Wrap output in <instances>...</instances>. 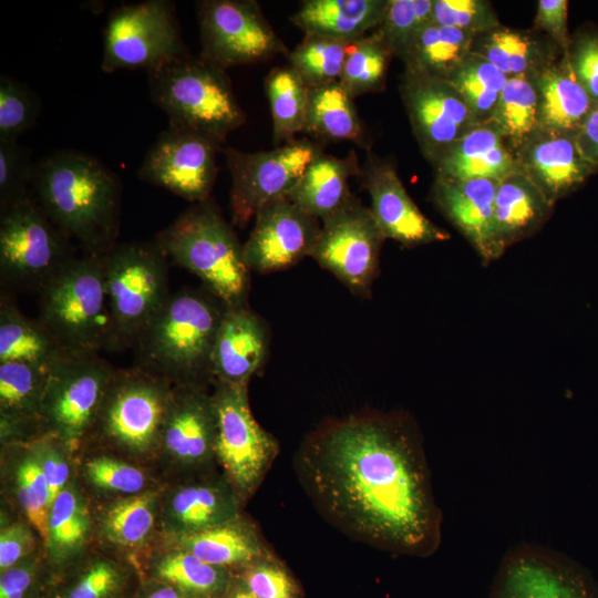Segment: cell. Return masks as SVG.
Masks as SVG:
<instances>
[{
	"mask_svg": "<svg viewBox=\"0 0 598 598\" xmlns=\"http://www.w3.org/2000/svg\"><path fill=\"white\" fill-rule=\"evenodd\" d=\"M295 467L317 509L349 537L412 557L440 548L443 515L409 415L370 412L327 422L301 443Z\"/></svg>",
	"mask_w": 598,
	"mask_h": 598,
	"instance_id": "cell-1",
	"label": "cell"
},
{
	"mask_svg": "<svg viewBox=\"0 0 598 598\" xmlns=\"http://www.w3.org/2000/svg\"><path fill=\"white\" fill-rule=\"evenodd\" d=\"M31 185L49 219L85 254L104 256L117 244L122 184L97 158L56 151L34 164Z\"/></svg>",
	"mask_w": 598,
	"mask_h": 598,
	"instance_id": "cell-2",
	"label": "cell"
},
{
	"mask_svg": "<svg viewBox=\"0 0 598 598\" xmlns=\"http://www.w3.org/2000/svg\"><path fill=\"white\" fill-rule=\"evenodd\" d=\"M226 307L208 291L179 290L138 336V367L172 385L213 384L212 354Z\"/></svg>",
	"mask_w": 598,
	"mask_h": 598,
	"instance_id": "cell-3",
	"label": "cell"
},
{
	"mask_svg": "<svg viewBox=\"0 0 598 598\" xmlns=\"http://www.w3.org/2000/svg\"><path fill=\"white\" fill-rule=\"evenodd\" d=\"M154 240L168 260L196 275L226 308L248 306L250 270L243 245L210 198L193 204Z\"/></svg>",
	"mask_w": 598,
	"mask_h": 598,
	"instance_id": "cell-4",
	"label": "cell"
},
{
	"mask_svg": "<svg viewBox=\"0 0 598 598\" xmlns=\"http://www.w3.org/2000/svg\"><path fill=\"white\" fill-rule=\"evenodd\" d=\"M150 95L168 125L196 131L224 144L246 123L225 69L190 53L147 71Z\"/></svg>",
	"mask_w": 598,
	"mask_h": 598,
	"instance_id": "cell-5",
	"label": "cell"
},
{
	"mask_svg": "<svg viewBox=\"0 0 598 598\" xmlns=\"http://www.w3.org/2000/svg\"><path fill=\"white\" fill-rule=\"evenodd\" d=\"M173 385L141 368L116 369L86 446L145 465L156 462Z\"/></svg>",
	"mask_w": 598,
	"mask_h": 598,
	"instance_id": "cell-6",
	"label": "cell"
},
{
	"mask_svg": "<svg viewBox=\"0 0 598 598\" xmlns=\"http://www.w3.org/2000/svg\"><path fill=\"white\" fill-rule=\"evenodd\" d=\"M40 293L39 320L66 351L113 348L103 256L73 257Z\"/></svg>",
	"mask_w": 598,
	"mask_h": 598,
	"instance_id": "cell-7",
	"label": "cell"
},
{
	"mask_svg": "<svg viewBox=\"0 0 598 598\" xmlns=\"http://www.w3.org/2000/svg\"><path fill=\"white\" fill-rule=\"evenodd\" d=\"M167 262L155 240L116 244L103 256L113 349L135 344L169 298Z\"/></svg>",
	"mask_w": 598,
	"mask_h": 598,
	"instance_id": "cell-8",
	"label": "cell"
},
{
	"mask_svg": "<svg viewBox=\"0 0 598 598\" xmlns=\"http://www.w3.org/2000/svg\"><path fill=\"white\" fill-rule=\"evenodd\" d=\"M115 368L97 353L68 352L48 370L42 423L78 457L92 435Z\"/></svg>",
	"mask_w": 598,
	"mask_h": 598,
	"instance_id": "cell-9",
	"label": "cell"
},
{
	"mask_svg": "<svg viewBox=\"0 0 598 598\" xmlns=\"http://www.w3.org/2000/svg\"><path fill=\"white\" fill-rule=\"evenodd\" d=\"M74 256L33 193L0 210L2 282L41 290Z\"/></svg>",
	"mask_w": 598,
	"mask_h": 598,
	"instance_id": "cell-10",
	"label": "cell"
},
{
	"mask_svg": "<svg viewBox=\"0 0 598 598\" xmlns=\"http://www.w3.org/2000/svg\"><path fill=\"white\" fill-rule=\"evenodd\" d=\"M216 461L243 505L255 494L279 454L276 437L255 420L248 384L215 383Z\"/></svg>",
	"mask_w": 598,
	"mask_h": 598,
	"instance_id": "cell-11",
	"label": "cell"
},
{
	"mask_svg": "<svg viewBox=\"0 0 598 598\" xmlns=\"http://www.w3.org/2000/svg\"><path fill=\"white\" fill-rule=\"evenodd\" d=\"M175 6L168 0H147L114 8L104 29L101 69L146 71L188 54Z\"/></svg>",
	"mask_w": 598,
	"mask_h": 598,
	"instance_id": "cell-12",
	"label": "cell"
},
{
	"mask_svg": "<svg viewBox=\"0 0 598 598\" xmlns=\"http://www.w3.org/2000/svg\"><path fill=\"white\" fill-rule=\"evenodd\" d=\"M224 153L231 177V221L244 228L262 206L287 197L323 150L320 143L303 137L270 151L249 153L227 147Z\"/></svg>",
	"mask_w": 598,
	"mask_h": 598,
	"instance_id": "cell-13",
	"label": "cell"
},
{
	"mask_svg": "<svg viewBox=\"0 0 598 598\" xmlns=\"http://www.w3.org/2000/svg\"><path fill=\"white\" fill-rule=\"evenodd\" d=\"M200 55L220 68L269 61L289 50L254 0H203L197 4Z\"/></svg>",
	"mask_w": 598,
	"mask_h": 598,
	"instance_id": "cell-14",
	"label": "cell"
},
{
	"mask_svg": "<svg viewBox=\"0 0 598 598\" xmlns=\"http://www.w3.org/2000/svg\"><path fill=\"white\" fill-rule=\"evenodd\" d=\"M216 434V411L208 386L173 385L156 461L164 478L169 483L219 468Z\"/></svg>",
	"mask_w": 598,
	"mask_h": 598,
	"instance_id": "cell-15",
	"label": "cell"
},
{
	"mask_svg": "<svg viewBox=\"0 0 598 598\" xmlns=\"http://www.w3.org/2000/svg\"><path fill=\"white\" fill-rule=\"evenodd\" d=\"M386 237L370 207L355 196L322 220L311 256L352 293L370 296Z\"/></svg>",
	"mask_w": 598,
	"mask_h": 598,
	"instance_id": "cell-16",
	"label": "cell"
},
{
	"mask_svg": "<svg viewBox=\"0 0 598 598\" xmlns=\"http://www.w3.org/2000/svg\"><path fill=\"white\" fill-rule=\"evenodd\" d=\"M219 142L193 130L169 126L146 152L138 177L194 204L210 198Z\"/></svg>",
	"mask_w": 598,
	"mask_h": 598,
	"instance_id": "cell-17",
	"label": "cell"
},
{
	"mask_svg": "<svg viewBox=\"0 0 598 598\" xmlns=\"http://www.w3.org/2000/svg\"><path fill=\"white\" fill-rule=\"evenodd\" d=\"M487 598H598L587 578L561 554L520 543L503 556Z\"/></svg>",
	"mask_w": 598,
	"mask_h": 598,
	"instance_id": "cell-18",
	"label": "cell"
},
{
	"mask_svg": "<svg viewBox=\"0 0 598 598\" xmlns=\"http://www.w3.org/2000/svg\"><path fill=\"white\" fill-rule=\"evenodd\" d=\"M400 94L421 152L431 164L478 124L445 79L404 71Z\"/></svg>",
	"mask_w": 598,
	"mask_h": 598,
	"instance_id": "cell-19",
	"label": "cell"
},
{
	"mask_svg": "<svg viewBox=\"0 0 598 598\" xmlns=\"http://www.w3.org/2000/svg\"><path fill=\"white\" fill-rule=\"evenodd\" d=\"M254 219L243 251L249 270L258 274L285 270L311 256L321 230L318 218L287 197L266 204Z\"/></svg>",
	"mask_w": 598,
	"mask_h": 598,
	"instance_id": "cell-20",
	"label": "cell"
},
{
	"mask_svg": "<svg viewBox=\"0 0 598 598\" xmlns=\"http://www.w3.org/2000/svg\"><path fill=\"white\" fill-rule=\"evenodd\" d=\"M243 503L219 468L169 482L162 491L163 539L192 535L240 515Z\"/></svg>",
	"mask_w": 598,
	"mask_h": 598,
	"instance_id": "cell-21",
	"label": "cell"
},
{
	"mask_svg": "<svg viewBox=\"0 0 598 598\" xmlns=\"http://www.w3.org/2000/svg\"><path fill=\"white\" fill-rule=\"evenodd\" d=\"M359 176L371 198L370 209L386 239L416 247L451 238L420 210L393 163L368 153Z\"/></svg>",
	"mask_w": 598,
	"mask_h": 598,
	"instance_id": "cell-22",
	"label": "cell"
},
{
	"mask_svg": "<svg viewBox=\"0 0 598 598\" xmlns=\"http://www.w3.org/2000/svg\"><path fill=\"white\" fill-rule=\"evenodd\" d=\"M499 181L435 177L431 196L437 209L465 237L484 265L502 255L495 227V195Z\"/></svg>",
	"mask_w": 598,
	"mask_h": 598,
	"instance_id": "cell-23",
	"label": "cell"
},
{
	"mask_svg": "<svg viewBox=\"0 0 598 598\" xmlns=\"http://www.w3.org/2000/svg\"><path fill=\"white\" fill-rule=\"evenodd\" d=\"M268 346L269 332L262 318L248 306L226 308L212 354L213 385L248 384L262 368Z\"/></svg>",
	"mask_w": 598,
	"mask_h": 598,
	"instance_id": "cell-24",
	"label": "cell"
},
{
	"mask_svg": "<svg viewBox=\"0 0 598 598\" xmlns=\"http://www.w3.org/2000/svg\"><path fill=\"white\" fill-rule=\"evenodd\" d=\"M48 370L23 362H0L2 445L25 444L47 434L42 401Z\"/></svg>",
	"mask_w": 598,
	"mask_h": 598,
	"instance_id": "cell-25",
	"label": "cell"
},
{
	"mask_svg": "<svg viewBox=\"0 0 598 598\" xmlns=\"http://www.w3.org/2000/svg\"><path fill=\"white\" fill-rule=\"evenodd\" d=\"M519 169L555 204L592 174L574 135L539 132L516 154Z\"/></svg>",
	"mask_w": 598,
	"mask_h": 598,
	"instance_id": "cell-26",
	"label": "cell"
},
{
	"mask_svg": "<svg viewBox=\"0 0 598 598\" xmlns=\"http://www.w3.org/2000/svg\"><path fill=\"white\" fill-rule=\"evenodd\" d=\"M164 487V486H163ZM163 487L138 495L104 501L93 513L94 532L102 545L116 553L151 547L161 528Z\"/></svg>",
	"mask_w": 598,
	"mask_h": 598,
	"instance_id": "cell-27",
	"label": "cell"
},
{
	"mask_svg": "<svg viewBox=\"0 0 598 598\" xmlns=\"http://www.w3.org/2000/svg\"><path fill=\"white\" fill-rule=\"evenodd\" d=\"M432 165L435 177L455 181H502L520 171L516 155L491 122L473 126Z\"/></svg>",
	"mask_w": 598,
	"mask_h": 598,
	"instance_id": "cell-28",
	"label": "cell"
},
{
	"mask_svg": "<svg viewBox=\"0 0 598 598\" xmlns=\"http://www.w3.org/2000/svg\"><path fill=\"white\" fill-rule=\"evenodd\" d=\"M539 132L574 135L595 105L579 83L568 50L535 75Z\"/></svg>",
	"mask_w": 598,
	"mask_h": 598,
	"instance_id": "cell-29",
	"label": "cell"
},
{
	"mask_svg": "<svg viewBox=\"0 0 598 598\" xmlns=\"http://www.w3.org/2000/svg\"><path fill=\"white\" fill-rule=\"evenodd\" d=\"M554 205L520 171L499 181L494 208L502 252L534 236L549 219Z\"/></svg>",
	"mask_w": 598,
	"mask_h": 598,
	"instance_id": "cell-30",
	"label": "cell"
},
{
	"mask_svg": "<svg viewBox=\"0 0 598 598\" xmlns=\"http://www.w3.org/2000/svg\"><path fill=\"white\" fill-rule=\"evenodd\" d=\"M165 540L234 573L272 553L255 524L241 514L204 532Z\"/></svg>",
	"mask_w": 598,
	"mask_h": 598,
	"instance_id": "cell-31",
	"label": "cell"
},
{
	"mask_svg": "<svg viewBox=\"0 0 598 598\" xmlns=\"http://www.w3.org/2000/svg\"><path fill=\"white\" fill-rule=\"evenodd\" d=\"M94 532L90 502L73 478L52 502L47 523L44 551L55 573L64 569L90 546Z\"/></svg>",
	"mask_w": 598,
	"mask_h": 598,
	"instance_id": "cell-32",
	"label": "cell"
},
{
	"mask_svg": "<svg viewBox=\"0 0 598 598\" xmlns=\"http://www.w3.org/2000/svg\"><path fill=\"white\" fill-rule=\"evenodd\" d=\"M360 171L353 150L346 157L322 153L307 167L287 198L309 215L323 220L353 196L349 179L359 176Z\"/></svg>",
	"mask_w": 598,
	"mask_h": 598,
	"instance_id": "cell-33",
	"label": "cell"
},
{
	"mask_svg": "<svg viewBox=\"0 0 598 598\" xmlns=\"http://www.w3.org/2000/svg\"><path fill=\"white\" fill-rule=\"evenodd\" d=\"M59 573L63 575L49 585L43 598H122L130 578L120 554L104 545L89 546Z\"/></svg>",
	"mask_w": 598,
	"mask_h": 598,
	"instance_id": "cell-34",
	"label": "cell"
},
{
	"mask_svg": "<svg viewBox=\"0 0 598 598\" xmlns=\"http://www.w3.org/2000/svg\"><path fill=\"white\" fill-rule=\"evenodd\" d=\"M389 0H306L290 17L305 34L352 42L380 24Z\"/></svg>",
	"mask_w": 598,
	"mask_h": 598,
	"instance_id": "cell-35",
	"label": "cell"
},
{
	"mask_svg": "<svg viewBox=\"0 0 598 598\" xmlns=\"http://www.w3.org/2000/svg\"><path fill=\"white\" fill-rule=\"evenodd\" d=\"M471 52L486 59L507 78H514L537 74L563 51L549 38L501 25L476 35Z\"/></svg>",
	"mask_w": 598,
	"mask_h": 598,
	"instance_id": "cell-36",
	"label": "cell"
},
{
	"mask_svg": "<svg viewBox=\"0 0 598 598\" xmlns=\"http://www.w3.org/2000/svg\"><path fill=\"white\" fill-rule=\"evenodd\" d=\"M353 100L339 81L308 87L302 132L323 141H349L369 148V140Z\"/></svg>",
	"mask_w": 598,
	"mask_h": 598,
	"instance_id": "cell-37",
	"label": "cell"
},
{
	"mask_svg": "<svg viewBox=\"0 0 598 598\" xmlns=\"http://www.w3.org/2000/svg\"><path fill=\"white\" fill-rule=\"evenodd\" d=\"M148 568L152 578L192 598H225L234 578L230 569L208 564L171 544L151 555Z\"/></svg>",
	"mask_w": 598,
	"mask_h": 598,
	"instance_id": "cell-38",
	"label": "cell"
},
{
	"mask_svg": "<svg viewBox=\"0 0 598 598\" xmlns=\"http://www.w3.org/2000/svg\"><path fill=\"white\" fill-rule=\"evenodd\" d=\"M68 352L39 319H29L12 302L1 299L0 362H23L49 370Z\"/></svg>",
	"mask_w": 598,
	"mask_h": 598,
	"instance_id": "cell-39",
	"label": "cell"
},
{
	"mask_svg": "<svg viewBox=\"0 0 598 598\" xmlns=\"http://www.w3.org/2000/svg\"><path fill=\"white\" fill-rule=\"evenodd\" d=\"M81 457L79 475L83 484L104 501L134 496L164 486L145 465L106 451L95 448L85 456L81 454Z\"/></svg>",
	"mask_w": 598,
	"mask_h": 598,
	"instance_id": "cell-40",
	"label": "cell"
},
{
	"mask_svg": "<svg viewBox=\"0 0 598 598\" xmlns=\"http://www.w3.org/2000/svg\"><path fill=\"white\" fill-rule=\"evenodd\" d=\"M475 37L431 22L404 54V71L446 80L471 53Z\"/></svg>",
	"mask_w": 598,
	"mask_h": 598,
	"instance_id": "cell-41",
	"label": "cell"
},
{
	"mask_svg": "<svg viewBox=\"0 0 598 598\" xmlns=\"http://www.w3.org/2000/svg\"><path fill=\"white\" fill-rule=\"evenodd\" d=\"M535 75L508 78L488 121L515 155L539 133Z\"/></svg>",
	"mask_w": 598,
	"mask_h": 598,
	"instance_id": "cell-42",
	"label": "cell"
},
{
	"mask_svg": "<svg viewBox=\"0 0 598 598\" xmlns=\"http://www.w3.org/2000/svg\"><path fill=\"white\" fill-rule=\"evenodd\" d=\"M272 117V137L276 146L290 142L302 132L308 86L290 66L276 68L265 81Z\"/></svg>",
	"mask_w": 598,
	"mask_h": 598,
	"instance_id": "cell-43",
	"label": "cell"
},
{
	"mask_svg": "<svg viewBox=\"0 0 598 598\" xmlns=\"http://www.w3.org/2000/svg\"><path fill=\"white\" fill-rule=\"evenodd\" d=\"M4 446L16 457L10 474L17 504L24 519L38 532L44 546L51 505L47 480L27 444H9Z\"/></svg>",
	"mask_w": 598,
	"mask_h": 598,
	"instance_id": "cell-44",
	"label": "cell"
},
{
	"mask_svg": "<svg viewBox=\"0 0 598 598\" xmlns=\"http://www.w3.org/2000/svg\"><path fill=\"white\" fill-rule=\"evenodd\" d=\"M392 52L373 30L350 45L339 83L354 99L385 87Z\"/></svg>",
	"mask_w": 598,
	"mask_h": 598,
	"instance_id": "cell-45",
	"label": "cell"
},
{
	"mask_svg": "<svg viewBox=\"0 0 598 598\" xmlns=\"http://www.w3.org/2000/svg\"><path fill=\"white\" fill-rule=\"evenodd\" d=\"M446 80L461 94L476 122L486 123L508 78L486 59L471 52Z\"/></svg>",
	"mask_w": 598,
	"mask_h": 598,
	"instance_id": "cell-46",
	"label": "cell"
},
{
	"mask_svg": "<svg viewBox=\"0 0 598 598\" xmlns=\"http://www.w3.org/2000/svg\"><path fill=\"white\" fill-rule=\"evenodd\" d=\"M352 42L305 34L289 52V65L308 87L339 81Z\"/></svg>",
	"mask_w": 598,
	"mask_h": 598,
	"instance_id": "cell-47",
	"label": "cell"
},
{
	"mask_svg": "<svg viewBox=\"0 0 598 598\" xmlns=\"http://www.w3.org/2000/svg\"><path fill=\"white\" fill-rule=\"evenodd\" d=\"M433 0H389L375 31L401 60L424 27L432 22Z\"/></svg>",
	"mask_w": 598,
	"mask_h": 598,
	"instance_id": "cell-48",
	"label": "cell"
},
{
	"mask_svg": "<svg viewBox=\"0 0 598 598\" xmlns=\"http://www.w3.org/2000/svg\"><path fill=\"white\" fill-rule=\"evenodd\" d=\"M39 114L33 93L17 80L0 76V141H17L30 128Z\"/></svg>",
	"mask_w": 598,
	"mask_h": 598,
	"instance_id": "cell-49",
	"label": "cell"
},
{
	"mask_svg": "<svg viewBox=\"0 0 598 598\" xmlns=\"http://www.w3.org/2000/svg\"><path fill=\"white\" fill-rule=\"evenodd\" d=\"M235 574L257 598H302L299 582L274 553Z\"/></svg>",
	"mask_w": 598,
	"mask_h": 598,
	"instance_id": "cell-50",
	"label": "cell"
},
{
	"mask_svg": "<svg viewBox=\"0 0 598 598\" xmlns=\"http://www.w3.org/2000/svg\"><path fill=\"white\" fill-rule=\"evenodd\" d=\"M432 22L478 35L501 27L485 0H433Z\"/></svg>",
	"mask_w": 598,
	"mask_h": 598,
	"instance_id": "cell-51",
	"label": "cell"
},
{
	"mask_svg": "<svg viewBox=\"0 0 598 598\" xmlns=\"http://www.w3.org/2000/svg\"><path fill=\"white\" fill-rule=\"evenodd\" d=\"M51 570L42 547L1 571L0 598H43Z\"/></svg>",
	"mask_w": 598,
	"mask_h": 598,
	"instance_id": "cell-52",
	"label": "cell"
},
{
	"mask_svg": "<svg viewBox=\"0 0 598 598\" xmlns=\"http://www.w3.org/2000/svg\"><path fill=\"white\" fill-rule=\"evenodd\" d=\"M34 164L28 148L17 141H0V210L32 194Z\"/></svg>",
	"mask_w": 598,
	"mask_h": 598,
	"instance_id": "cell-53",
	"label": "cell"
},
{
	"mask_svg": "<svg viewBox=\"0 0 598 598\" xmlns=\"http://www.w3.org/2000/svg\"><path fill=\"white\" fill-rule=\"evenodd\" d=\"M25 444L47 480L52 504L61 491L75 477L73 475L75 457L66 445L53 434L47 433Z\"/></svg>",
	"mask_w": 598,
	"mask_h": 598,
	"instance_id": "cell-54",
	"label": "cell"
},
{
	"mask_svg": "<svg viewBox=\"0 0 598 598\" xmlns=\"http://www.w3.org/2000/svg\"><path fill=\"white\" fill-rule=\"evenodd\" d=\"M42 540L28 520H17L1 527L0 570H4L39 550ZM43 546V544H42Z\"/></svg>",
	"mask_w": 598,
	"mask_h": 598,
	"instance_id": "cell-55",
	"label": "cell"
},
{
	"mask_svg": "<svg viewBox=\"0 0 598 598\" xmlns=\"http://www.w3.org/2000/svg\"><path fill=\"white\" fill-rule=\"evenodd\" d=\"M568 55L573 70L587 94L598 103V35L582 33L571 41Z\"/></svg>",
	"mask_w": 598,
	"mask_h": 598,
	"instance_id": "cell-56",
	"label": "cell"
},
{
	"mask_svg": "<svg viewBox=\"0 0 598 598\" xmlns=\"http://www.w3.org/2000/svg\"><path fill=\"white\" fill-rule=\"evenodd\" d=\"M566 0H539L535 17V28L545 32L548 38L566 52L571 43L567 28Z\"/></svg>",
	"mask_w": 598,
	"mask_h": 598,
	"instance_id": "cell-57",
	"label": "cell"
},
{
	"mask_svg": "<svg viewBox=\"0 0 598 598\" xmlns=\"http://www.w3.org/2000/svg\"><path fill=\"white\" fill-rule=\"evenodd\" d=\"M577 146L591 168L598 171V103L592 106L575 134Z\"/></svg>",
	"mask_w": 598,
	"mask_h": 598,
	"instance_id": "cell-58",
	"label": "cell"
},
{
	"mask_svg": "<svg viewBox=\"0 0 598 598\" xmlns=\"http://www.w3.org/2000/svg\"><path fill=\"white\" fill-rule=\"evenodd\" d=\"M135 598H192L188 595L184 594L174 586L163 582L161 580L154 579L152 577L144 580Z\"/></svg>",
	"mask_w": 598,
	"mask_h": 598,
	"instance_id": "cell-59",
	"label": "cell"
},
{
	"mask_svg": "<svg viewBox=\"0 0 598 598\" xmlns=\"http://www.w3.org/2000/svg\"><path fill=\"white\" fill-rule=\"evenodd\" d=\"M225 598H257L234 573V578Z\"/></svg>",
	"mask_w": 598,
	"mask_h": 598,
	"instance_id": "cell-60",
	"label": "cell"
}]
</instances>
